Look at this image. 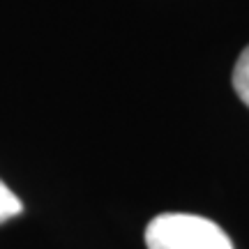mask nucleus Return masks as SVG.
<instances>
[{"label": "nucleus", "mask_w": 249, "mask_h": 249, "mask_svg": "<svg viewBox=\"0 0 249 249\" xmlns=\"http://www.w3.org/2000/svg\"><path fill=\"white\" fill-rule=\"evenodd\" d=\"M145 245L148 249H233L222 226L187 213L157 214L145 229Z\"/></svg>", "instance_id": "f257e3e1"}, {"label": "nucleus", "mask_w": 249, "mask_h": 249, "mask_svg": "<svg viewBox=\"0 0 249 249\" xmlns=\"http://www.w3.org/2000/svg\"><path fill=\"white\" fill-rule=\"evenodd\" d=\"M233 88L238 92V97L249 107V46L240 53L235 70H233Z\"/></svg>", "instance_id": "f03ea898"}, {"label": "nucleus", "mask_w": 249, "mask_h": 249, "mask_svg": "<svg viewBox=\"0 0 249 249\" xmlns=\"http://www.w3.org/2000/svg\"><path fill=\"white\" fill-rule=\"evenodd\" d=\"M21 210H23V203L18 201V196L0 180V224L17 217Z\"/></svg>", "instance_id": "7ed1b4c3"}]
</instances>
